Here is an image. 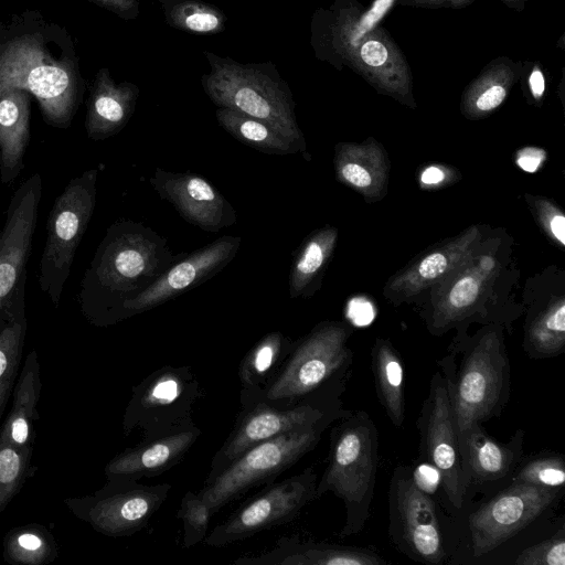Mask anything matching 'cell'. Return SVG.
I'll use <instances>...</instances> for the list:
<instances>
[{
	"label": "cell",
	"instance_id": "cell-1",
	"mask_svg": "<svg viewBox=\"0 0 565 565\" xmlns=\"http://www.w3.org/2000/svg\"><path fill=\"white\" fill-rule=\"evenodd\" d=\"M179 256L143 223H113L81 280L77 301L82 315L95 327L121 322L125 303L148 289Z\"/></svg>",
	"mask_w": 565,
	"mask_h": 565
},
{
	"label": "cell",
	"instance_id": "cell-2",
	"mask_svg": "<svg viewBox=\"0 0 565 565\" xmlns=\"http://www.w3.org/2000/svg\"><path fill=\"white\" fill-rule=\"evenodd\" d=\"M444 374L460 437L471 425L499 417L511 394V365L503 326L489 323L450 343L437 362Z\"/></svg>",
	"mask_w": 565,
	"mask_h": 565
},
{
	"label": "cell",
	"instance_id": "cell-3",
	"mask_svg": "<svg viewBox=\"0 0 565 565\" xmlns=\"http://www.w3.org/2000/svg\"><path fill=\"white\" fill-rule=\"evenodd\" d=\"M352 328L341 321L318 323L292 348L276 375L263 388L239 394L241 406L264 403L291 407L349 379L353 352L348 347Z\"/></svg>",
	"mask_w": 565,
	"mask_h": 565
},
{
	"label": "cell",
	"instance_id": "cell-4",
	"mask_svg": "<svg viewBox=\"0 0 565 565\" xmlns=\"http://www.w3.org/2000/svg\"><path fill=\"white\" fill-rule=\"evenodd\" d=\"M203 54L210 71L201 84L213 104L269 124L296 143L303 157L308 154L291 90L271 62L244 64L210 51Z\"/></svg>",
	"mask_w": 565,
	"mask_h": 565
},
{
	"label": "cell",
	"instance_id": "cell-5",
	"mask_svg": "<svg viewBox=\"0 0 565 565\" xmlns=\"http://www.w3.org/2000/svg\"><path fill=\"white\" fill-rule=\"evenodd\" d=\"M334 424L316 498L330 491L342 500L345 522L340 536L344 537L361 532L370 518L380 440L376 425L364 411H350Z\"/></svg>",
	"mask_w": 565,
	"mask_h": 565
},
{
	"label": "cell",
	"instance_id": "cell-6",
	"mask_svg": "<svg viewBox=\"0 0 565 565\" xmlns=\"http://www.w3.org/2000/svg\"><path fill=\"white\" fill-rule=\"evenodd\" d=\"M98 172L89 169L71 179L47 215L39 286L55 307L60 305L75 253L95 210Z\"/></svg>",
	"mask_w": 565,
	"mask_h": 565
},
{
	"label": "cell",
	"instance_id": "cell-7",
	"mask_svg": "<svg viewBox=\"0 0 565 565\" xmlns=\"http://www.w3.org/2000/svg\"><path fill=\"white\" fill-rule=\"evenodd\" d=\"M337 419H324L309 427L264 440L239 456L198 492L213 514L249 490L271 483L320 441Z\"/></svg>",
	"mask_w": 565,
	"mask_h": 565
},
{
	"label": "cell",
	"instance_id": "cell-8",
	"mask_svg": "<svg viewBox=\"0 0 565 565\" xmlns=\"http://www.w3.org/2000/svg\"><path fill=\"white\" fill-rule=\"evenodd\" d=\"M9 89L31 93L44 120L57 128L70 126L81 99L68 71L33 36L17 38L0 49V96Z\"/></svg>",
	"mask_w": 565,
	"mask_h": 565
},
{
	"label": "cell",
	"instance_id": "cell-9",
	"mask_svg": "<svg viewBox=\"0 0 565 565\" xmlns=\"http://www.w3.org/2000/svg\"><path fill=\"white\" fill-rule=\"evenodd\" d=\"M347 381H342L310 398L288 408L264 403L242 407L234 427L214 455L204 483L214 479L253 446L280 434L309 427L324 419H339L350 411L343 408L341 395Z\"/></svg>",
	"mask_w": 565,
	"mask_h": 565
},
{
	"label": "cell",
	"instance_id": "cell-10",
	"mask_svg": "<svg viewBox=\"0 0 565 565\" xmlns=\"http://www.w3.org/2000/svg\"><path fill=\"white\" fill-rule=\"evenodd\" d=\"M388 534L413 561L440 565L447 557L436 503L405 466L395 467L390 481Z\"/></svg>",
	"mask_w": 565,
	"mask_h": 565
},
{
	"label": "cell",
	"instance_id": "cell-11",
	"mask_svg": "<svg viewBox=\"0 0 565 565\" xmlns=\"http://www.w3.org/2000/svg\"><path fill=\"white\" fill-rule=\"evenodd\" d=\"M499 269V262L493 253L480 252L436 284L430 301L424 312L428 331L441 335L448 330H458L452 343L467 337L466 329L471 321L486 324H500L497 318L484 307L487 288Z\"/></svg>",
	"mask_w": 565,
	"mask_h": 565
},
{
	"label": "cell",
	"instance_id": "cell-12",
	"mask_svg": "<svg viewBox=\"0 0 565 565\" xmlns=\"http://www.w3.org/2000/svg\"><path fill=\"white\" fill-rule=\"evenodd\" d=\"M201 396L200 382L190 366L164 365L132 387L122 418L124 434L139 429L142 439L162 434L192 418Z\"/></svg>",
	"mask_w": 565,
	"mask_h": 565
},
{
	"label": "cell",
	"instance_id": "cell-13",
	"mask_svg": "<svg viewBox=\"0 0 565 565\" xmlns=\"http://www.w3.org/2000/svg\"><path fill=\"white\" fill-rule=\"evenodd\" d=\"M317 475L308 467L298 475L269 483L250 497L204 539L209 546L221 547L243 541L273 526L286 524L316 500Z\"/></svg>",
	"mask_w": 565,
	"mask_h": 565
},
{
	"label": "cell",
	"instance_id": "cell-14",
	"mask_svg": "<svg viewBox=\"0 0 565 565\" xmlns=\"http://www.w3.org/2000/svg\"><path fill=\"white\" fill-rule=\"evenodd\" d=\"M171 484H142L138 481H107L83 497L64 500L68 510L96 532L124 537L142 530L166 501Z\"/></svg>",
	"mask_w": 565,
	"mask_h": 565
},
{
	"label": "cell",
	"instance_id": "cell-15",
	"mask_svg": "<svg viewBox=\"0 0 565 565\" xmlns=\"http://www.w3.org/2000/svg\"><path fill=\"white\" fill-rule=\"evenodd\" d=\"M417 428L422 457L437 470L448 502L460 510L468 484L450 394L440 370L430 377L428 395L422 405Z\"/></svg>",
	"mask_w": 565,
	"mask_h": 565
},
{
	"label": "cell",
	"instance_id": "cell-16",
	"mask_svg": "<svg viewBox=\"0 0 565 565\" xmlns=\"http://www.w3.org/2000/svg\"><path fill=\"white\" fill-rule=\"evenodd\" d=\"M563 490L512 481L469 516L470 551L481 557L550 509Z\"/></svg>",
	"mask_w": 565,
	"mask_h": 565
},
{
	"label": "cell",
	"instance_id": "cell-17",
	"mask_svg": "<svg viewBox=\"0 0 565 565\" xmlns=\"http://www.w3.org/2000/svg\"><path fill=\"white\" fill-rule=\"evenodd\" d=\"M42 179L33 173L12 194L0 230V323L26 287V265L36 228Z\"/></svg>",
	"mask_w": 565,
	"mask_h": 565
},
{
	"label": "cell",
	"instance_id": "cell-18",
	"mask_svg": "<svg viewBox=\"0 0 565 565\" xmlns=\"http://www.w3.org/2000/svg\"><path fill=\"white\" fill-rule=\"evenodd\" d=\"M242 238L225 235L179 258L143 292L127 301L120 321L156 308L200 286L221 271L237 254Z\"/></svg>",
	"mask_w": 565,
	"mask_h": 565
},
{
	"label": "cell",
	"instance_id": "cell-19",
	"mask_svg": "<svg viewBox=\"0 0 565 565\" xmlns=\"http://www.w3.org/2000/svg\"><path fill=\"white\" fill-rule=\"evenodd\" d=\"M150 183L189 224L216 233L236 223V212L206 179L192 172H169L156 168Z\"/></svg>",
	"mask_w": 565,
	"mask_h": 565
},
{
	"label": "cell",
	"instance_id": "cell-20",
	"mask_svg": "<svg viewBox=\"0 0 565 565\" xmlns=\"http://www.w3.org/2000/svg\"><path fill=\"white\" fill-rule=\"evenodd\" d=\"M201 435L190 418L157 436L141 439L105 466L107 481H139L157 477L180 463Z\"/></svg>",
	"mask_w": 565,
	"mask_h": 565
},
{
	"label": "cell",
	"instance_id": "cell-21",
	"mask_svg": "<svg viewBox=\"0 0 565 565\" xmlns=\"http://www.w3.org/2000/svg\"><path fill=\"white\" fill-rule=\"evenodd\" d=\"M481 232L476 225L460 235L420 255L393 276L384 289L385 297L399 305L443 281L468 262L481 247Z\"/></svg>",
	"mask_w": 565,
	"mask_h": 565
},
{
	"label": "cell",
	"instance_id": "cell-22",
	"mask_svg": "<svg viewBox=\"0 0 565 565\" xmlns=\"http://www.w3.org/2000/svg\"><path fill=\"white\" fill-rule=\"evenodd\" d=\"M524 430L507 441L492 438L482 424L471 425L460 437L459 447L469 486L495 482L513 473L522 461Z\"/></svg>",
	"mask_w": 565,
	"mask_h": 565
},
{
	"label": "cell",
	"instance_id": "cell-23",
	"mask_svg": "<svg viewBox=\"0 0 565 565\" xmlns=\"http://www.w3.org/2000/svg\"><path fill=\"white\" fill-rule=\"evenodd\" d=\"M237 565H386L387 561L370 548L344 546L299 536L280 537L271 550L243 556Z\"/></svg>",
	"mask_w": 565,
	"mask_h": 565
},
{
	"label": "cell",
	"instance_id": "cell-24",
	"mask_svg": "<svg viewBox=\"0 0 565 565\" xmlns=\"http://www.w3.org/2000/svg\"><path fill=\"white\" fill-rule=\"evenodd\" d=\"M333 162L338 180L367 201H377L385 196L390 161L375 140L338 143Z\"/></svg>",
	"mask_w": 565,
	"mask_h": 565
},
{
	"label": "cell",
	"instance_id": "cell-25",
	"mask_svg": "<svg viewBox=\"0 0 565 565\" xmlns=\"http://www.w3.org/2000/svg\"><path fill=\"white\" fill-rule=\"evenodd\" d=\"M138 97L137 85L116 83L106 70L100 71L87 104L85 130L88 138L104 140L121 131L135 111Z\"/></svg>",
	"mask_w": 565,
	"mask_h": 565
},
{
	"label": "cell",
	"instance_id": "cell-26",
	"mask_svg": "<svg viewBox=\"0 0 565 565\" xmlns=\"http://www.w3.org/2000/svg\"><path fill=\"white\" fill-rule=\"evenodd\" d=\"M41 387L38 353L31 350L15 381L11 408L0 425V439L18 447L33 448Z\"/></svg>",
	"mask_w": 565,
	"mask_h": 565
},
{
	"label": "cell",
	"instance_id": "cell-27",
	"mask_svg": "<svg viewBox=\"0 0 565 565\" xmlns=\"http://www.w3.org/2000/svg\"><path fill=\"white\" fill-rule=\"evenodd\" d=\"M30 140V98L26 90L9 89L0 96V181L12 183L24 168Z\"/></svg>",
	"mask_w": 565,
	"mask_h": 565
},
{
	"label": "cell",
	"instance_id": "cell-28",
	"mask_svg": "<svg viewBox=\"0 0 565 565\" xmlns=\"http://www.w3.org/2000/svg\"><path fill=\"white\" fill-rule=\"evenodd\" d=\"M338 230L327 225L311 232L295 250L289 274L290 298H308L319 288L334 252Z\"/></svg>",
	"mask_w": 565,
	"mask_h": 565
},
{
	"label": "cell",
	"instance_id": "cell-29",
	"mask_svg": "<svg viewBox=\"0 0 565 565\" xmlns=\"http://www.w3.org/2000/svg\"><path fill=\"white\" fill-rule=\"evenodd\" d=\"M371 365L379 402L393 426L401 428L406 414L404 365L388 339H375Z\"/></svg>",
	"mask_w": 565,
	"mask_h": 565
},
{
	"label": "cell",
	"instance_id": "cell-30",
	"mask_svg": "<svg viewBox=\"0 0 565 565\" xmlns=\"http://www.w3.org/2000/svg\"><path fill=\"white\" fill-rule=\"evenodd\" d=\"M28 330L25 291L4 311L0 323V425L20 372Z\"/></svg>",
	"mask_w": 565,
	"mask_h": 565
},
{
	"label": "cell",
	"instance_id": "cell-31",
	"mask_svg": "<svg viewBox=\"0 0 565 565\" xmlns=\"http://www.w3.org/2000/svg\"><path fill=\"white\" fill-rule=\"evenodd\" d=\"M523 349L534 360L551 359L565 349V299L554 297L531 310L524 328Z\"/></svg>",
	"mask_w": 565,
	"mask_h": 565
},
{
	"label": "cell",
	"instance_id": "cell-32",
	"mask_svg": "<svg viewBox=\"0 0 565 565\" xmlns=\"http://www.w3.org/2000/svg\"><path fill=\"white\" fill-rule=\"evenodd\" d=\"M292 344L294 341L280 331L269 332L257 341L239 363V394L266 386L279 371Z\"/></svg>",
	"mask_w": 565,
	"mask_h": 565
},
{
	"label": "cell",
	"instance_id": "cell-33",
	"mask_svg": "<svg viewBox=\"0 0 565 565\" xmlns=\"http://www.w3.org/2000/svg\"><path fill=\"white\" fill-rule=\"evenodd\" d=\"M215 117L232 137L258 151L280 156L301 153L296 143L263 120L222 107Z\"/></svg>",
	"mask_w": 565,
	"mask_h": 565
},
{
	"label": "cell",
	"instance_id": "cell-34",
	"mask_svg": "<svg viewBox=\"0 0 565 565\" xmlns=\"http://www.w3.org/2000/svg\"><path fill=\"white\" fill-rule=\"evenodd\" d=\"M2 547L3 559L11 565H47L58 555L54 536L39 523L9 530L3 537Z\"/></svg>",
	"mask_w": 565,
	"mask_h": 565
},
{
	"label": "cell",
	"instance_id": "cell-35",
	"mask_svg": "<svg viewBox=\"0 0 565 565\" xmlns=\"http://www.w3.org/2000/svg\"><path fill=\"white\" fill-rule=\"evenodd\" d=\"M166 22L178 30L194 33H218L227 18L217 8L202 0H158Z\"/></svg>",
	"mask_w": 565,
	"mask_h": 565
},
{
	"label": "cell",
	"instance_id": "cell-36",
	"mask_svg": "<svg viewBox=\"0 0 565 565\" xmlns=\"http://www.w3.org/2000/svg\"><path fill=\"white\" fill-rule=\"evenodd\" d=\"M512 71L503 65L484 73L467 90L462 109L467 117H483L497 109L505 99L513 83Z\"/></svg>",
	"mask_w": 565,
	"mask_h": 565
},
{
	"label": "cell",
	"instance_id": "cell-37",
	"mask_svg": "<svg viewBox=\"0 0 565 565\" xmlns=\"http://www.w3.org/2000/svg\"><path fill=\"white\" fill-rule=\"evenodd\" d=\"M32 452V447L22 448L0 439V515L28 480Z\"/></svg>",
	"mask_w": 565,
	"mask_h": 565
},
{
	"label": "cell",
	"instance_id": "cell-38",
	"mask_svg": "<svg viewBox=\"0 0 565 565\" xmlns=\"http://www.w3.org/2000/svg\"><path fill=\"white\" fill-rule=\"evenodd\" d=\"M512 481L524 482L545 489L563 490L565 459L562 455L544 452L521 461L512 475Z\"/></svg>",
	"mask_w": 565,
	"mask_h": 565
},
{
	"label": "cell",
	"instance_id": "cell-39",
	"mask_svg": "<svg viewBox=\"0 0 565 565\" xmlns=\"http://www.w3.org/2000/svg\"><path fill=\"white\" fill-rule=\"evenodd\" d=\"M213 513L209 504L196 492H186L177 516L183 523V547H192L204 541Z\"/></svg>",
	"mask_w": 565,
	"mask_h": 565
},
{
	"label": "cell",
	"instance_id": "cell-40",
	"mask_svg": "<svg viewBox=\"0 0 565 565\" xmlns=\"http://www.w3.org/2000/svg\"><path fill=\"white\" fill-rule=\"evenodd\" d=\"M515 565H565V531L561 527L550 537L524 548Z\"/></svg>",
	"mask_w": 565,
	"mask_h": 565
},
{
	"label": "cell",
	"instance_id": "cell-41",
	"mask_svg": "<svg viewBox=\"0 0 565 565\" xmlns=\"http://www.w3.org/2000/svg\"><path fill=\"white\" fill-rule=\"evenodd\" d=\"M353 46L356 53H353L354 58H352L351 61H353L355 64L359 61L360 64L362 65V70L364 71H379L380 68L387 66L388 62H391L392 60L391 49L388 44L382 38H380V35H372L369 39H366L363 43H361L359 46ZM347 47H352V45L340 47L328 54L324 58H330L337 52ZM354 50L347 51L340 56H344L347 53Z\"/></svg>",
	"mask_w": 565,
	"mask_h": 565
},
{
	"label": "cell",
	"instance_id": "cell-42",
	"mask_svg": "<svg viewBox=\"0 0 565 565\" xmlns=\"http://www.w3.org/2000/svg\"><path fill=\"white\" fill-rule=\"evenodd\" d=\"M531 204L545 234L559 246L565 245V215L552 201L532 198Z\"/></svg>",
	"mask_w": 565,
	"mask_h": 565
},
{
	"label": "cell",
	"instance_id": "cell-43",
	"mask_svg": "<svg viewBox=\"0 0 565 565\" xmlns=\"http://www.w3.org/2000/svg\"><path fill=\"white\" fill-rule=\"evenodd\" d=\"M97 3L114 12L118 17L131 20L139 15V0H95Z\"/></svg>",
	"mask_w": 565,
	"mask_h": 565
},
{
	"label": "cell",
	"instance_id": "cell-44",
	"mask_svg": "<svg viewBox=\"0 0 565 565\" xmlns=\"http://www.w3.org/2000/svg\"><path fill=\"white\" fill-rule=\"evenodd\" d=\"M545 153L537 148H525L518 154V164L525 171L533 172L541 164Z\"/></svg>",
	"mask_w": 565,
	"mask_h": 565
},
{
	"label": "cell",
	"instance_id": "cell-45",
	"mask_svg": "<svg viewBox=\"0 0 565 565\" xmlns=\"http://www.w3.org/2000/svg\"><path fill=\"white\" fill-rule=\"evenodd\" d=\"M529 85L531 88V93L534 98L540 99L545 90V82L544 76L540 68H535L530 77H529Z\"/></svg>",
	"mask_w": 565,
	"mask_h": 565
},
{
	"label": "cell",
	"instance_id": "cell-46",
	"mask_svg": "<svg viewBox=\"0 0 565 565\" xmlns=\"http://www.w3.org/2000/svg\"><path fill=\"white\" fill-rule=\"evenodd\" d=\"M445 180V172L441 168L436 166H430L426 168L420 177V181L427 185H434L443 182Z\"/></svg>",
	"mask_w": 565,
	"mask_h": 565
}]
</instances>
